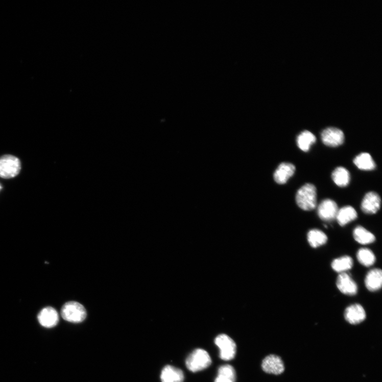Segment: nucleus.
<instances>
[{"instance_id":"1","label":"nucleus","mask_w":382,"mask_h":382,"mask_svg":"<svg viewBox=\"0 0 382 382\" xmlns=\"http://www.w3.org/2000/svg\"><path fill=\"white\" fill-rule=\"evenodd\" d=\"M212 364L209 353L205 350L197 348L191 352L185 360L188 370L197 373L207 369Z\"/></svg>"},{"instance_id":"23","label":"nucleus","mask_w":382,"mask_h":382,"mask_svg":"<svg viewBox=\"0 0 382 382\" xmlns=\"http://www.w3.org/2000/svg\"><path fill=\"white\" fill-rule=\"evenodd\" d=\"M353 266L352 259L349 256H345L335 259L331 264L334 271L342 274L351 269Z\"/></svg>"},{"instance_id":"2","label":"nucleus","mask_w":382,"mask_h":382,"mask_svg":"<svg viewBox=\"0 0 382 382\" xmlns=\"http://www.w3.org/2000/svg\"><path fill=\"white\" fill-rule=\"evenodd\" d=\"M296 201L300 208L311 211L317 206V189L315 185L307 183L297 191Z\"/></svg>"},{"instance_id":"3","label":"nucleus","mask_w":382,"mask_h":382,"mask_svg":"<svg viewBox=\"0 0 382 382\" xmlns=\"http://www.w3.org/2000/svg\"><path fill=\"white\" fill-rule=\"evenodd\" d=\"M214 343L219 348L221 360L230 361L235 359L237 346L233 339L226 334H221L215 338Z\"/></svg>"},{"instance_id":"24","label":"nucleus","mask_w":382,"mask_h":382,"mask_svg":"<svg viewBox=\"0 0 382 382\" xmlns=\"http://www.w3.org/2000/svg\"><path fill=\"white\" fill-rule=\"evenodd\" d=\"M357 257L359 262L366 267L373 266L376 260V258L373 252L368 249H361L357 254Z\"/></svg>"},{"instance_id":"4","label":"nucleus","mask_w":382,"mask_h":382,"mask_svg":"<svg viewBox=\"0 0 382 382\" xmlns=\"http://www.w3.org/2000/svg\"><path fill=\"white\" fill-rule=\"evenodd\" d=\"M62 318L69 322L78 323L83 322L87 317V312L83 305L71 301L66 303L61 311Z\"/></svg>"},{"instance_id":"11","label":"nucleus","mask_w":382,"mask_h":382,"mask_svg":"<svg viewBox=\"0 0 382 382\" xmlns=\"http://www.w3.org/2000/svg\"><path fill=\"white\" fill-rule=\"evenodd\" d=\"M346 320L351 324L356 325L363 322L366 315L364 308L360 304H353L348 307L344 313Z\"/></svg>"},{"instance_id":"5","label":"nucleus","mask_w":382,"mask_h":382,"mask_svg":"<svg viewBox=\"0 0 382 382\" xmlns=\"http://www.w3.org/2000/svg\"><path fill=\"white\" fill-rule=\"evenodd\" d=\"M21 162L16 157L5 155L0 158V177L11 179L17 176L21 170Z\"/></svg>"},{"instance_id":"14","label":"nucleus","mask_w":382,"mask_h":382,"mask_svg":"<svg viewBox=\"0 0 382 382\" xmlns=\"http://www.w3.org/2000/svg\"><path fill=\"white\" fill-rule=\"evenodd\" d=\"M295 170L292 163H281L274 173L275 181L279 184H285L294 174Z\"/></svg>"},{"instance_id":"19","label":"nucleus","mask_w":382,"mask_h":382,"mask_svg":"<svg viewBox=\"0 0 382 382\" xmlns=\"http://www.w3.org/2000/svg\"><path fill=\"white\" fill-rule=\"evenodd\" d=\"M353 162L361 170L371 171L375 169L376 167L372 156L366 153H362L356 157L353 160Z\"/></svg>"},{"instance_id":"8","label":"nucleus","mask_w":382,"mask_h":382,"mask_svg":"<svg viewBox=\"0 0 382 382\" xmlns=\"http://www.w3.org/2000/svg\"><path fill=\"white\" fill-rule=\"evenodd\" d=\"M37 319L40 324L46 328L57 326L59 322L58 312L52 307H46L41 310Z\"/></svg>"},{"instance_id":"21","label":"nucleus","mask_w":382,"mask_h":382,"mask_svg":"<svg viewBox=\"0 0 382 382\" xmlns=\"http://www.w3.org/2000/svg\"><path fill=\"white\" fill-rule=\"evenodd\" d=\"M307 240L312 248H317L326 243L327 237L323 231L318 229H312L308 233Z\"/></svg>"},{"instance_id":"15","label":"nucleus","mask_w":382,"mask_h":382,"mask_svg":"<svg viewBox=\"0 0 382 382\" xmlns=\"http://www.w3.org/2000/svg\"><path fill=\"white\" fill-rule=\"evenodd\" d=\"M365 282L366 288L370 292H374L380 290L382 283L381 270L375 269L368 272Z\"/></svg>"},{"instance_id":"13","label":"nucleus","mask_w":382,"mask_h":382,"mask_svg":"<svg viewBox=\"0 0 382 382\" xmlns=\"http://www.w3.org/2000/svg\"><path fill=\"white\" fill-rule=\"evenodd\" d=\"M380 198L377 194L374 192L368 193L363 199L361 208L365 213L374 214L380 209Z\"/></svg>"},{"instance_id":"25","label":"nucleus","mask_w":382,"mask_h":382,"mask_svg":"<svg viewBox=\"0 0 382 382\" xmlns=\"http://www.w3.org/2000/svg\"><path fill=\"white\" fill-rule=\"evenodd\" d=\"M2 188V186L1 185H0V189H1Z\"/></svg>"},{"instance_id":"18","label":"nucleus","mask_w":382,"mask_h":382,"mask_svg":"<svg viewBox=\"0 0 382 382\" xmlns=\"http://www.w3.org/2000/svg\"><path fill=\"white\" fill-rule=\"evenodd\" d=\"M316 136L308 131L300 134L297 139L298 147L304 152H307L311 146L316 142Z\"/></svg>"},{"instance_id":"6","label":"nucleus","mask_w":382,"mask_h":382,"mask_svg":"<svg viewBox=\"0 0 382 382\" xmlns=\"http://www.w3.org/2000/svg\"><path fill=\"white\" fill-rule=\"evenodd\" d=\"M321 139L325 145L336 147L343 144L345 135L342 130L338 128H328L322 132Z\"/></svg>"},{"instance_id":"16","label":"nucleus","mask_w":382,"mask_h":382,"mask_svg":"<svg viewBox=\"0 0 382 382\" xmlns=\"http://www.w3.org/2000/svg\"><path fill=\"white\" fill-rule=\"evenodd\" d=\"M236 373L233 366L226 364L220 366L214 382H235Z\"/></svg>"},{"instance_id":"9","label":"nucleus","mask_w":382,"mask_h":382,"mask_svg":"<svg viewBox=\"0 0 382 382\" xmlns=\"http://www.w3.org/2000/svg\"><path fill=\"white\" fill-rule=\"evenodd\" d=\"M338 210L337 204L334 201L325 199L320 204L318 212L322 220L331 221L336 219Z\"/></svg>"},{"instance_id":"22","label":"nucleus","mask_w":382,"mask_h":382,"mask_svg":"<svg viewBox=\"0 0 382 382\" xmlns=\"http://www.w3.org/2000/svg\"><path fill=\"white\" fill-rule=\"evenodd\" d=\"M332 178L334 182L340 187L347 186L350 182L349 172L343 167L337 168L333 172Z\"/></svg>"},{"instance_id":"17","label":"nucleus","mask_w":382,"mask_h":382,"mask_svg":"<svg viewBox=\"0 0 382 382\" xmlns=\"http://www.w3.org/2000/svg\"><path fill=\"white\" fill-rule=\"evenodd\" d=\"M357 218V213L355 209L351 206H346L338 210L336 219L340 226H344Z\"/></svg>"},{"instance_id":"12","label":"nucleus","mask_w":382,"mask_h":382,"mask_svg":"<svg viewBox=\"0 0 382 382\" xmlns=\"http://www.w3.org/2000/svg\"><path fill=\"white\" fill-rule=\"evenodd\" d=\"M184 374L180 368L166 365L162 368L160 374L161 382H184Z\"/></svg>"},{"instance_id":"20","label":"nucleus","mask_w":382,"mask_h":382,"mask_svg":"<svg viewBox=\"0 0 382 382\" xmlns=\"http://www.w3.org/2000/svg\"><path fill=\"white\" fill-rule=\"evenodd\" d=\"M353 235L354 240L362 245L369 244L375 241V236L362 226H358L354 229Z\"/></svg>"},{"instance_id":"10","label":"nucleus","mask_w":382,"mask_h":382,"mask_svg":"<svg viewBox=\"0 0 382 382\" xmlns=\"http://www.w3.org/2000/svg\"><path fill=\"white\" fill-rule=\"evenodd\" d=\"M337 286L341 292L346 295L354 296L357 293V284L346 273H342L339 275Z\"/></svg>"},{"instance_id":"7","label":"nucleus","mask_w":382,"mask_h":382,"mask_svg":"<svg viewBox=\"0 0 382 382\" xmlns=\"http://www.w3.org/2000/svg\"><path fill=\"white\" fill-rule=\"evenodd\" d=\"M263 371L268 373L280 375L284 371V364L281 358L275 354H270L263 360L261 364Z\"/></svg>"}]
</instances>
